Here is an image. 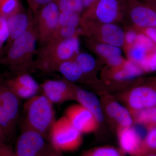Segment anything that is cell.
<instances>
[{"label": "cell", "instance_id": "cell-1", "mask_svg": "<svg viewBox=\"0 0 156 156\" xmlns=\"http://www.w3.org/2000/svg\"><path fill=\"white\" fill-rule=\"evenodd\" d=\"M79 36L59 41H50L37 50L34 69L50 73L57 72L61 63L74 59L80 53Z\"/></svg>", "mask_w": 156, "mask_h": 156}, {"label": "cell", "instance_id": "cell-2", "mask_svg": "<svg viewBox=\"0 0 156 156\" xmlns=\"http://www.w3.org/2000/svg\"><path fill=\"white\" fill-rule=\"evenodd\" d=\"M37 37L34 22L28 30L12 42L5 50L1 62L9 66L17 75L28 73L34 69V56L36 53Z\"/></svg>", "mask_w": 156, "mask_h": 156}, {"label": "cell", "instance_id": "cell-3", "mask_svg": "<svg viewBox=\"0 0 156 156\" xmlns=\"http://www.w3.org/2000/svg\"><path fill=\"white\" fill-rule=\"evenodd\" d=\"M22 129H29L48 140L50 129L56 121L53 104L43 94L28 99L23 105Z\"/></svg>", "mask_w": 156, "mask_h": 156}, {"label": "cell", "instance_id": "cell-4", "mask_svg": "<svg viewBox=\"0 0 156 156\" xmlns=\"http://www.w3.org/2000/svg\"><path fill=\"white\" fill-rule=\"evenodd\" d=\"M48 140L55 149L62 153L77 150L83 144V134L65 116L56 120L50 129Z\"/></svg>", "mask_w": 156, "mask_h": 156}, {"label": "cell", "instance_id": "cell-5", "mask_svg": "<svg viewBox=\"0 0 156 156\" xmlns=\"http://www.w3.org/2000/svg\"><path fill=\"white\" fill-rule=\"evenodd\" d=\"M82 34L92 41L121 48L125 46V32L115 23L98 24L81 20Z\"/></svg>", "mask_w": 156, "mask_h": 156}, {"label": "cell", "instance_id": "cell-6", "mask_svg": "<svg viewBox=\"0 0 156 156\" xmlns=\"http://www.w3.org/2000/svg\"><path fill=\"white\" fill-rule=\"evenodd\" d=\"M20 99L0 78V126L8 136L14 132L19 116Z\"/></svg>", "mask_w": 156, "mask_h": 156}, {"label": "cell", "instance_id": "cell-7", "mask_svg": "<svg viewBox=\"0 0 156 156\" xmlns=\"http://www.w3.org/2000/svg\"><path fill=\"white\" fill-rule=\"evenodd\" d=\"M126 10L123 0H99L92 8L84 11L81 20L98 24L115 23Z\"/></svg>", "mask_w": 156, "mask_h": 156}, {"label": "cell", "instance_id": "cell-8", "mask_svg": "<svg viewBox=\"0 0 156 156\" xmlns=\"http://www.w3.org/2000/svg\"><path fill=\"white\" fill-rule=\"evenodd\" d=\"M60 11L54 1L42 7L35 13L34 22L37 42L40 47L50 41L58 25Z\"/></svg>", "mask_w": 156, "mask_h": 156}, {"label": "cell", "instance_id": "cell-9", "mask_svg": "<svg viewBox=\"0 0 156 156\" xmlns=\"http://www.w3.org/2000/svg\"><path fill=\"white\" fill-rule=\"evenodd\" d=\"M123 100L131 114L156 106V86L146 83L133 87L123 95Z\"/></svg>", "mask_w": 156, "mask_h": 156}, {"label": "cell", "instance_id": "cell-10", "mask_svg": "<svg viewBox=\"0 0 156 156\" xmlns=\"http://www.w3.org/2000/svg\"><path fill=\"white\" fill-rule=\"evenodd\" d=\"M16 143L15 153L17 156H42L50 143L44 136L29 129H22Z\"/></svg>", "mask_w": 156, "mask_h": 156}, {"label": "cell", "instance_id": "cell-11", "mask_svg": "<svg viewBox=\"0 0 156 156\" xmlns=\"http://www.w3.org/2000/svg\"><path fill=\"white\" fill-rule=\"evenodd\" d=\"M42 94L53 104L76 101L77 87L67 80H47L40 86Z\"/></svg>", "mask_w": 156, "mask_h": 156}, {"label": "cell", "instance_id": "cell-12", "mask_svg": "<svg viewBox=\"0 0 156 156\" xmlns=\"http://www.w3.org/2000/svg\"><path fill=\"white\" fill-rule=\"evenodd\" d=\"M64 115L83 134L96 132L100 125L95 115L79 103L68 107L65 111Z\"/></svg>", "mask_w": 156, "mask_h": 156}, {"label": "cell", "instance_id": "cell-13", "mask_svg": "<svg viewBox=\"0 0 156 156\" xmlns=\"http://www.w3.org/2000/svg\"><path fill=\"white\" fill-rule=\"evenodd\" d=\"M126 10L136 30L156 27V11L140 0H126Z\"/></svg>", "mask_w": 156, "mask_h": 156}, {"label": "cell", "instance_id": "cell-14", "mask_svg": "<svg viewBox=\"0 0 156 156\" xmlns=\"http://www.w3.org/2000/svg\"><path fill=\"white\" fill-rule=\"evenodd\" d=\"M5 81L9 89L20 99H30L37 95L41 90L40 85L28 73L17 75Z\"/></svg>", "mask_w": 156, "mask_h": 156}, {"label": "cell", "instance_id": "cell-15", "mask_svg": "<svg viewBox=\"0 0 156 156\" xmlns=\"http://www.w3.org/2000/svg\"><path fill=\"white\" fill-rule=\"evenodd\" d=\"M101 102L104 113L117 124L118 127H131L134 125L131 112L114 98L107 96Z\"/></svg>", "mask_w": 156, "mask_h": 156}, {"label": "cell", "instance_id": "cell-16", "mask_svg": "<svg viewBox=\"0 0 156 156\" xmlns=\"http://www.w3.org/2000/svg\"><path fill=\"white\" fill-rule=\"evenodd\" d=\"M117 137L119 148L131 156H140L143 140L133 126L118 127Z\"/></svg>", "mask_w": 156, "mask_h": 156}, {"label": "cell", "instance_id": "cell-17", "mask_svg": "<svg viewBox=\"0 0 156 156\" xmlns=\"http://www.w3.org/2000/svg\"><path fill=\"white\" fill-rule=\"evenodd\" d=\"M9 29V38L5 50L9 48L12 42L25 33L34 23L32 13L29 10H24L11 15L7 18Z\"/></svg>", "mask_w": 156, "mask_h": 156}, {"label": "cell", "instance_id": "cell-18", "mask_svg": "<svg viewBox=\"0 0 156 156\" xmlns=\"http://www.w3.org/2000/svg\"><path fill=\"white\" fill-rule=\"evenodd\" d=\"M76 101L90 111L96 117L99 124L103 122L104 114L101 101L95 94L77 87Z\"/></svg>", "mask_w": 156, "mask_h": 156}, {"label": "cell", "instance_id": "cell-19", "mask_svg": "<svg viewBox=\"0 0 156 156\" xmlns=\"http://www.w3.org/2000/svg\"><path fill=\"white\" fill-rule=\"evenodd\" d=\"M144 73L138 65L126 60L121 67L112 69L111 77L117 82H126L134 80Z\"/></svg>", "mask_w": 156, "mask_h": 156}, {"label": "cell", "instance_id": "cell-20", "mask_svg": "<svg viewBox=\"0 0 156 156\" xmlns=\"http://www.w3.org/2000/svg\"><path fill=\"white\" fill-rule=\"evenodd\" d=\"M57 72L71 83H86L83 73L74 59L62 62L58 66Z\"/></svg>", "mask_w": 156, "mask_h": 156}, {"label": "cell", "instance_id": "cell-21", "mask_svg": "<svg viewBox=\"0 0 156 156\" xmlns=\"http://www.w3.org/2000/svg\"><path fill=\"white\" fill-rule=\"evenodd\" d=\"M87 41L89 48L104 60L113 56L122 55V50L119 47L95 41L89 39Z\"/></svg>", "mask_w": 156, "mask_h": 156}, {"label": "cell", "instance_id": "cell-22", "mask_svg": "<svg viewBox=\"0 0 156 156\" xmlns=\"http://www.w3.org/2000/svg\"><path fill=\"white\" fill-rule=\"evenodd\" d=\"M131 114L134 123L144 126L148 130L156 127V106Z\"/></svg>", "mask_w": 156, "mask_h": 156}, {"label": "cell", "instance_id": "cell-23", "mask_svg": "<svg viewBox=\"0 0 156 156\" xmlns=\"http://www.w3.org/2000/svg\"><path fill=\"white\" fill-rule=\"evenodd\" d=\"M74 59L83 73L86 83L89 82L88 78L94 71L96 66L95 58L89 53L80 52Z\"/></svg>", "mask_w": 156, "mask_h": 156}, {"label": "cell", "instance_id": "cell-24", "mask_svg": "<svg viewBox=\"0 0 156 156\" xmlns=\"http://www.w3.org/2000/svg\"><path fill=\"white\" fill-rule=\"evenodd\" d=\"M79 156H126L119 148L103 146L84 151Z\"/></svg>", "mask_w": 156, "mask_h": 156}, {"label": "cell", "instance_id": "cell-25", "mask_svg": "<svg viewBox=\"0 0 156 156\" xmlns=\"http://www.w3.org/2000/svg\"><path fill=\"white\" fill-rule=\"evenodd\" d=\"M81 21V15L73 11L60 12L57 28L64 27H79Z\"/></svg>", "mask_w": 156, "mask_h": 156}, {"label": "cell", "instance_id": "cell-26", "mask_svg": "<svg viewBox=\"0 0 156 156\" xmlns=\"http://www.w3.org/2000/svg\"><path fill=\"white\" fill-rule=\"evenodd\" d=\"M23 9L19 0H0V15L7 19Z\"/></svg>", "mask_w": 156, "mask_h": 156}, {"label": "cell", "instance_id": "cell-27", "mask_svg": "<svg viewBox=\"0 0 156 156\" xmlns=\"http://www.w3.org/2000/svg\"><path fill=\"white\" fill-rule=\"evenodd\" d=\"M80 34H82V31L80 27L79 28L73 27H59L56 29L50 41H62Z\"/></svg>", "mask_w": 156, "mask_h": 156}, {"label": "cell", "instance_id": "cell-28", "mask_svg": "<svg viewBox=\"0 0 156 156\" xmlns=\"http://www.w3.org/2000/svg\"><path fill=\"white\" fill-rule=\"evenodd\" d=\"M60 12L73 11L82 14L84 11L83 0H54Z\"/></svg>", "mask_w": 156, "mask_h": 156}, {"label": "cell", "instance_id": "cell-29", "mask_svg": "<svg viewBox=\"0 0 156 156\" xmlns=\"http://www.w3.org/2000/svg\"><path fill=\"white\" fill-rule=\"evenodd\" d=\"M148 131L147 134L143 140L140 156L147 154H156V127Z\"/></svg>", "mask_w": 156, "mask_h": 156}, {"label": "cell", "instance_id": "cell-30", "mask_svg": "<svg viewBox=\"0 0 156 156\" xmlns=\"http://www.w3.org/2000/svg\"><path fill=\"white\" fill-rule=\"evenodd\" d=\"M126 48L128 60L139 66L149 53L144 48L136 44Z\"/></svg>", "mask_w": 156, "mask_h": 156}, {"label": "cell", "instance_id": "cell-31", "mask_svg": "<svg viewBox=\"0 0 156 156\" xmlns=\"http://www.w3.org/2000/svg\"><path fill=\"white\" fill-rule=\"evenodd\" d=\"M139 66L144 73L156 72V48L152 52L148 53L147 56L140 64Z\"/></svg>", "mask_w": 156, "mask_h": 156}, {"label": "cell", "instance_id": "cell-32", "mask_svg": "<svg viewBox=\"0 0 156 156\" xmlns=\"http://www.w3.org/2000/svg\"><path fill=\"white\" fill-rule=\"evenodd\" d=\"M135 44L144 48L149 53L156 48V45L144 34L138 31Z\"/></svg>", "mask_w": 156, "mask_h": 156}, {"label": "cell", "instance_id": "cell-33", "mask_svg": "<svg viewBox=\"0 0 156 156\" xmlns=\"http://www.w3.org/2000/svg\"><path fill=\"white\" fill-rule=\"evenodd\" d=\"M9 29L7 18L0 15V41L4 44L9 38Z\"/></svg>", "mask_w": 156, "mask_h": 156}, {"label": "cell", "instance_id": "cell-34", "mask_svg": "<svg viewBox=\"0 0 156 156\" xmlns=\"http://www.w3.org/2000/svg\"><path fill=\"white\" fill-rule=\"evenodd\" d=\"M138 32L136 29H130L125 32V46L126 48L135 44Z\"/></svg>", "mask_w": 156, "mask_h": 156}, {"label": "cell", "instance_id": "cell-35", "mask_svg": "<svg viewBox=\"0 0 156 156\" xmlns=\"http://www.w3.org/2000/svg\"><path fill=\"white\" fill-rule=\"evenodd\" d=\"M29 6L30 10L34 14L41 9L54 0H27Z\"/></svg>", "mask_w": 156, "mask_h": 156}, {"label": "cell", "instance_id": "cell-36", "mask_svg": "<svg viewBox=\"0 0 156 156\" xmlns=\"http://www.w3.org/2000/svg\"><path fill=\"white\" fill-rule=\"evenodd\" d=\"M107 64L112 69H116L121 67L124 64L125 60L122 55L113 56L105 59Z\"/></svg>", "mask_w": 156, "mask_h": 156}, {"label": "cell", "instance_id": "cell-37", "mask_svg": "<svg viewBox=\"0 0 156 156\" xmlns=\"http://www.w3.org/2000/svg\"><path fill=\"white\" fill-rule=\"evenodd\" d=\"M137 30L144 34L156 45V27Z\"/></svg>", "mask_w": 156, "mask_h": 156}, {"label": "cell", "instance_id": "cell-38", "mask_svg": "<svg viewBox=\"0 0 156 156\" xmlns=\"http://www.w3.org/2000/svg\"><path fill=\"white\" fill-rule=\"evenodd\" d=\"M0 156H17L15 152L4 143H0Z\"/></svg>", "mask_w": 156, "mask_h": 156}, {"label": "cell", "instance_id": "cell-39", "mask_svg": "<svg viewBox=\"0 0 156 156\" xmlns=\"http://www.w3.org/2000/svg\"><path fill=\"white\" fill-rule=\"evenodd\" d=\"M99 1V0H83V12L92 8Z\"/></svg>", "mask_w": 156, "mask_h": 156}, {"label": "cell", "instance_id": "cell-40", "mask_svg": "<svg viewBox=\"0 0 156 156\" xmlns=\"http://www.w3.org/2000/svg\"><path fill=\"white\" fill-rule=\"evenodd\" d=\"M7 136L8 135L6 134L5 130L2 128V126H0V143H4Z\"/></svg>", "mask_w": 156, "mask_h": 156}, {"label": "cell", "instance_id": "cell-41", "mask_svg": "<svg viewBox=\"0 0 156 156\" xmlns=\"http://www.w3.org/2000/svg\"><path fill=\"white\" fill-rule=\"evenodd\" d=\"M151 7L156 11V0H140Z\"/></svg>", "mask_w": 156, "mask_h": 156}, {"label": "cell", "instance_id": "cell-42", "mask_svg": "<svg viewBox=\"0 0 156 156\" xmlns=\"http://www.w3.org/2000/svg\"><path fill=\"white\" fill-rule=\"evenodd\" d=\"M3 53H4V48H3V44L0 41V58L2 61V56Z\"/></svg>", "mask_w": 156, "mask_h": 156}, {"label": "cell", "instance_id": "cell-43", "mask_svg": "<svg viewBox=\"0 0 156 156\" xmlns=\"http://www.w3.org/2000/svg\"><path fill=\"white\" fill-rule=\"evenodd\" d=\"M147 82L153 84L156 86V77L149 78L148 80H147Z\"/></svg>", "mask_w": 156, "mask_h": 156}, {"label": "cell", "instance_id": "cell-44", "mask_svg": "<svg viewBox=\"0 0 156 156\" xmlns=\"http://www.w3.org/2000/svg\"><path fill=\"white\" fill-rule=\"evenodd\" d=\"M141 156H156V154L154 153H151V154H145Z\"/></svg>", "mask_w": 156, "mask_h": 156}, {"label": "cell", "instance_id": "cell-45", "mask_svg": "<svg viewBox=\"0 0 156 156\" xmlns=\"http://www.w3.org/2000/svg\"><path fill=\"white\" fill-rule=\"evenodd\" d=\"M1 62V58H0V62Z\"/></svg>", "mask_w": 156, "mask_h": 156}]
</instances>
